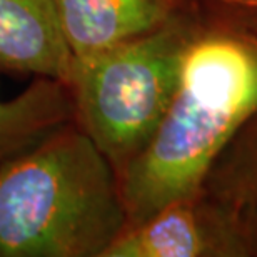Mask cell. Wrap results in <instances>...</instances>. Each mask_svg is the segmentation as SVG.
<instances>
[{"label":"cell","mask_w":257,"mask_h":257,"mask_svg":"<svg viewBox=\"0 0 257 257\" xmlns=\"http://www.w3.org/2000/svg\"><path fill=\"white\" fill-rule=\"evenodd\" d=\"M194 7L177 94L120 174L128 225L200 191L212 159L257 112V0H194Z\"/></svg>","instance_id":"6da1fadb"},{"label":"cell","mask_w":257,"mask_h":257,"mask_svg":"<svg viewBox=\"0 0 257 257\" xmlns=\"http://www.w3.org/2000/svg\"><path fill=\"white\" fill-rule=\"evenodd\" d=\"M127 225L119 174L75 122L0 167V257H104Z\"/></svg>","instance_id":"7a4b0ae2"},{"label":"cell","mask_w":257,"mask_h":257,"mask_svg":"<svg viewBox=\"0 0 257 257\" xmlns=\"http://www.w3.org/2000/svg\"><path fill=\"white\" fill-rule=\"evenodd\" d=\"M194 22V0H182L157 29L74 59L69 87L75 124L112 162L119 179L154 137L177 94Z\"/></svg>","instance_id":"3957f363"},{"label":"cell","mask_w":257,"mask_h":257,"mask_svg":"<svg viewBox=\"0 0 257 257\" xmlns=\"http://www.w3.org/2000/svg\"><path fill=\"white\" fill-rule=\"evenodd\" d=\"M104 257H249L242 207L200 189L125 227Z\"/></svg>","instance_id":"277c9868"},{"label":"cell","mask_w":257,"mask_h":257,"mask_svg":"<svg viewBox=\"0 0 257 257\" xmlns=\"http://www.w3.org/2000/svg\"><path fill=\"white\" fill-rule=\"evenodd\" d=\"M72 67L55 0H0V74L69 84Z\"/></svg>","instance_id":"5b68a950"},{"label":"cell","mask_w":257,"mask_h":257,"mask_svg":"<svg viewBox=\"0 0 257 257\" xmlns=\"http://www.w3.org/2000/svg\"><path fill=\"white\" fill-rule=\"evenodd\" d=\"M182 0H55L74 59L99 54L157 29Z\"/></svg>","instance_id":"8992f818"},{"label":"cell","mask_w":257,"mask_h":257,"mask_svg":"<svg viewBox=\"0 0 257 257\" xmlns=\"http://www.w3.org/2000/svg\"><path fill=\"white\" fill-rule=\"evenodd\" d=\"M70 122L75 105L69 84L35 77L15 99L0 100V167Z\"/></svg>","instance_id":"52a82bcc"},{"label":"cell","mask_w":257,"mask_h":257,"mask_svg":"<svg viewBox=\"0 0 257 257\" xmlns=\"http://www.w3.org/2000/svg\"><path fill=\"white\" fill-rule=\"evenodd\" d=\"M200 189L234 204L257 202V112L212 159Z\"/></svg>","instance_id":"ba28073f"},{"label":"cell","mask_w":257,"mask_h":257,"mask_svg":"<svg viewBox=\"0 0 257 257\" xmlns=\"http://www.w3.org/2000/svg\"><path fill=\"white\" fill-rule=\"evenodd\" d=\"M245 239H247L249 257H257V202L240 204Z\"/></svg>","instance_id":"9c48e42d"}]
</instances>
